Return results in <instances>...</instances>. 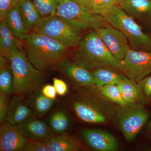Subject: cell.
Wrapping results in <instances>:
<instances>
[{
    "label": "cell",
    "mask_w": 151,
    "mask_h": 151,
    "mask_svg": "<svg viewBox=\"0 0 151 151\" xmlns=\"http://www.w3.org/2000/svg\"><path fill=\"white\" fill-rule=\"evenodd\" d=\"M68 106L81 122L103 124L114 121L119 105L104 97L97 87H79L68 97Z\"/></svg>",
    "instance_id": "6da1fadb"
},
{
    "label": "cell",
    "mask_w": 151,
    "mask_h": 151,
    "mask_svg": "<svg viewBox=\"0 0 151 151\" xmlns=\"http://www.w3.org/2000/svg\"><path fill=\"white\" fill-rule=\"evenodd\" d=\"M73 61L91 71L109 68L122 73V61L114 58L94 30L81 39L73 53Z\"/></svg>",
    "instance_id": "7a4b0ae2"
},
{
    "label": "cell",
    "mask_w": 151,
    "mask_h": 151,
    "mask_svg": "<svg viewBox=\"0 0 151 151\" xmlns=\"http://www.w3.org/2000/svg\"><path fill=\"white\" fill-rule=\"evenodd\" d=\"M24 53L32 65L41 71L54 68L67 59L68 48L40 33H29L23 41Z\"/></svg>",
    "instance_id": "3957f363"
},
{
    "label": "cell",
    "mask_w": 151,
    "mask_h": 151,
    "mask_svg": "<svg viewBox=\"0 0 151 151\" xmlns=\"http://www.w3.org/2000/svg\"><path fill=\"white\" fill-rule=\"evenodd\" d=\"M14 76L13 93L24 98L38 89L43 80V71L32 65L21 50L13 53L9 58Z\"/></svg>",
    "instance_id": "277c9868"
},
{
    "label": "cell",
    "mask_w": 151,
    "mask_h": 151,
    "mask_svg": "<svg viewBox=\"0 0 151 151\" xmlns=\"http://www.w3.org/2000/svg\"><path fill=\"white\" fill-rule=\"evenodd\" d=\"M109 24L126 35L132 49L151 52V37L143 32L134 19L115 5L102 15Z\"/></svg>",
    "instance_id": "5b68a950"
},
{
    "label": "cell",
    "mask_w": 151,
    "mask_h": 151,
    "mask_svg": "<svg viewBox=\"0 0 151 151\" xmlns=\"http://www.w3.org/2000/svg\"><path fill=\"white\" fill-rule=\"evenodd\" d=\"M142 103L119 105L114 121L127 142H132L149 122V113Z\"/></svg>",
    "instance_id": "8992f818"
},
{
    "label": "cell",
    "mask_w": 151,
    "mask_h": 151,
    "mask_svg": "<svg viewBox=\"0 0 151 151\" xmlns=\"http://www.w3.org/2000/svg\"><path fill=\"white\" fill-rule=\"evenodd\" d=\"M76 29L94 30L109 24L103 17L95 14L73 0H62L55 14Z\"/></svg>",
    "instance_id": "52a82bcc"
},
{
    "label": "cell",
    "mask_w": 151,
    "mask_h": 151,
    "mask_svg": "<svg viewBox=\"0 0 151 151\" xmlns=\"http://www.w3.org/2000/svg\"><path fill=\"white\" fill-rule=\"evenodd\" d=\"M35 31L51 38L68 48L78 46L81 39L79 30L55 15L43 18Z\"/></svg>",
    "instance_id": "ba28073f"
},
{
    "label": "cell",
    "mask_w": 151,
    "mask_h": 151,
    "mask_svg": "<svg viewBox=\"0 0 151 151\" xmlns=\"http://www.w3.org/2000/svg\"><path fill=\"white\" fill-rule=\"evenodd\" d=\"M122 73L136 84L151 75V52L130 48L122 60Z\"/></svg>",
    "instance_id": "9c48e42d"
},
{
    "label": "cell",
    "mask_w": 151,
    "mask_h": 151,
    "mask_svg": "<svg viewBox=\"0 0 151 151\" xmlns=\"http://www.w3.org/2000/svg\"><path fill=\"white\" fill-rule=\"evenodd\" d=\"M96 31L114 58L122 61L130 48L126 35L120 30L109 25L99 28Z\"/></svg>",
    "instance_id": "30bf717a"
},
{
    "label": "cell",
    "mask_w": 151,
    "mask_h": 151,
    "mask_svg": "<svg viewBox=\"0 0 151 151\" xmlns=\"http://www.w3.org/2000/svg\"><path fill=\"white\" fill-rule=\"evenodd\" d=\"M80 132L85 142L94 150L117 151L119 150V141L110 132L89 128L81 129Z\"/></svg>",
    "instance_id": "8fae6325"
},
{
    "label": "cell",
    "mask_w": 151,
    "mask_h": 151,
    "mask_svg": "<svg viewBox=\"0 0 151 151\" xmlns=\"http://www.w3.org/2000/svg\"><path fill=\"white\" fill-rule=\"evenodd\" d=\"M79 87H96L92 71L69 60H63L54 68Z\"/></svg>",
    "instance_id": "7c38bea8"
},
{
    "label": "cell",
    "mask_w": 151,
    "mask_h": 151,
    "mask_svg": "<svg viewBox=\"0 0 151 151\" xmlns=\"http://www.w3.org/2000/svg\"><path fill=\"white\" fill-rule=\"evenodd\" d=\"M1 124L0 151H23L29 141L22 134L17 125L7 122Z\"/></svg>",
    "instance_id": "4fadbf2b"
},
{
    "label": "cell",
    "mask_w": 151,
    "mask_h": 151,
    "mask_svg": "<svg viewBox=\"0 0 151 151\" xmlns=\"http://www.w3.org/2000/svg\"><path fill=\"white\" fill-rule=\"evenodd\" d=\"M17 126L22 134L30 141H43L57 134L48 124L33 116Z\"/></svg>",
    "instance_id": "5bb4252c"
},
{
    "label": "cell",
    "mask_w": 151,
    "mask_h": 151,
    "mask_svg": "<svg viewBox=\"0 0 151 151\" xmlns=\"http://www.w3.org/2000/svg\"><path fill=\"white\" fill-rule=\"evenodd\" d=\"M119 6L135 21L151 25V0H114Z\"/></svg>",
    "instance_id": "9a60e30c"
},
{
    "label": "cell",
    "mask_w": 151,
    "mask_h": 151,
    "mask_svg": "<svg viewBox=\"0 0 151 151\" xmlns=\"http://www.w3.org/2000/svg\"><path fill=\"white\" fill-rule=\"evenodd\" d=\"M24 99V97L15 94L12 97L6 122L12 125H18L33 116L32 108Z\"/></svg>",
    "instance_id": "2e32d148"
},
{
    "label": "cell",
    "mask_w": 151,
    "mask_h": 151,
    "mask_svg": "<svg viewBox=\"0 0 151 151\" xmlns=\"http://www.w3.org/2000/svg\"><path fill=\"white\" fill-rule=\"evenodd\" d=\"M11 32L4 20L0 23V52L1 56L9 60L13 53L21 50L23 42Z\"/></svg>",
    "instance_id": "e0dca14e"
},
{
    "label": "cell",
    "mask_w": 151,
    "mask_h": 151,
    "mask_svg": "<svg viewBox=\"0 0 151 151\" xmlns=\"http://www.w3.org/2000/svg\"><path fill=\"white\" fill-rule=\"evenodd\" d=\"M20 15L29 32L35 31L40 26L43 18L32 0H20L17 4Z\"/></svg>",
    "instance_id": "ac0fdd59"
},
{
    "label": "cell",
    "mask_w": 151,
    "mask_h": 151,
    "mask_svg": "<svg viewBox=\"0 0 151 151\" xmlns=\"http://www.w3.org/2000/svg\"><path fill=\"white\" fill-rule=\"evenodd\" d=\"M43 141L50 151H78L84 147L77 138L65 135L56 134Z\"/></svg>",
    "instance_id": "d6986e66"
},
{
    "label": "cell",
    "mask_w": 151,
    "mask_h": 151,
    "mask_svg": "<svg viewBox=\"0 0 151 151\" xmlns=\"http://www.w3.org/2000/svg\"><path fill=\"white\" fill-rule=\"evenodd\" d=\"M4 20L11 32L17 38L22 41L27 38L29 32L22 20L17 5L6 15Z\"/></svg>",
    "instance_id": "ffe728a7"
},
{
    "label": "cell",
    "mask_w": 151,
    "mask_h": 151,
    "mask_svg": "<svg viewBox=\"0 0 151 151\" xmlns=\"http://www.w3.org/2000/svg\"><path fill=\"white\" fill-rule=\"evenodd\" d=\"M47 124L58 134H63L70 130V119L65 109L61 108L55 110L47 119Z\"/></svg>",
    "instance_id": "44dd1931"
},
{
    "label": "cell",
    "mask_w": 151,
    "mask_h": 151,
    "mask_svg": "<svg viewBox=\"0 0 151 151\" xmlns=\"http://www.w3.org/2000/svg\"><path fill=\"white\" fill-rule=\"evenodd\" d=\"M96 87L100 90L108 84H117L125 77L122 72L109 68H100L92 71Z\"/></svg>",
    "instance_id": "7402d4cb"
},
{
    "label": "cell",
    "mask_w": 151,
    "mask_h": 151,
    "mask_svg": "<svg viewBox=\"0 0 151 151\" xmlns=\"http://www.w3.org/2000/svg\"><path fill=\"white\" fill-rule=\"evenodd\" d=\"M9 60L0 55V92L13 93L14 76Z\"/></svg>",
    "instance_id": "603a6c76"
},
{
    "label": "cell",
    "mask_w": 151,
    "mask_h": 151,
    "mask_svg": "<svg viewBox=\"0 0 151 151\" xmlns=\"http://www.w3.org/2000/svg\"><path fill=\"white\" fill-rule=\"evenodd\" d=\"M37 89L32 92L29 105L33 111L34 113L38 117H42L52 108L55 100L50 99L45 96L42 92Z\"/></svg>",
    "instance_id": "cb8c5ba5"
},
{
    "label": "cell",
    "mask_w": 151,
    "mask_h": 151,
    "mask_svg": "<svg viewBox=\"0 0 151 151\" xmlns=\"http://www.w3.org/2000/svg\"><path fill=\"white\" fill-rule=\"evenodd\" d=\"M122 97L128 103L139 102V96L137 84L126 76L117 84Z\"/></svg>",
    "instance_id": "d4e9b609"
},
{
    "label": "cell",
    "mask_w": 151,
    "mask_h": 151,
    "mask_svg": "<svg viewBox=\"0 0 151 151\" xmlns=\"http://www.w3.org/2000/svg\"><path fill=\"white\" fill-rule=\"evenodd\" d=\"M42 18L55 15L62 0H32Z\"/></svg>",
    "instance_id": "484cf974"
},
{
    "label": "cell",
    "mask_w": 151,
    "mask_h": 151,
    "mask_svg": "<svg viewBox=\"0 0 151 151\" xmlns=\"http://www.w3.org/2000/svg\"><path fill=\"white\" fill-rule=\"evenodd\" d=\"M99 91L105 98L118 105H124L129 104L124 100L116 84L105 85Z\"/></svg>",
    "instance_id": "4316f807"
},
{
    "label": "cell",
    "mask_w": 151,
    "mask_h": 151,
    "mask_svg": "<svg viewBox=\"0 0 151 151\" xmlns=\"http://www.w3.org/2000/svg\"><path fill=\"white\" fill-rule=\"evenodd\" d=\"M139 93V103L146 105L151 103V75L137 84Z\"/></svg>",
    "instance_id": "83f0119b"
},
{
    "label": "cell",
    "mask_w": 151,
    "mask_h": 151,
    "mask_svg": "<svg viewBox=\"0 0 151 151\" xmlns=\"http://www.w3.org/2000/svg\"><path fill=\"white\" fill-rule=\"evenodd\" d=\"M115 5L114 0H90L89 9L93 13L102 17Z\"/></svg>",
    "instance_id": "f1b7e54d"
},
{
    "label": "cell",
    "mask_w": 151,
    "mask_h": 151,
    "mask_svg": "<svg viewBox=\"0 0 151 151\" xmlns=\"http://www.w3.org/2000/svg\"><path fill=\"white\" fill-rule=\"evenodd\" d=\"M9 95L0 92V122L1 124L6 121L10 100Z\"/></svg>",
    "instance_id": "f546056e"
},
{
    "label": "cell",
    "mask_w": 151,
    "mask_h": 151,
    "mask_svg": "<svg viewBox=\"0 0 151 151\" xmlns=\"http://www.w3.org/2000/svg\"><path fill=\"white\" fill-rule=\"evenodd\" d=\"M20 0H0V20L4 19L6 15L18 4Z\"/></svg>",
    "instance_id": "4dcf8cb0"
},
{
    "label": "cell",
    "mask_w": 151,
    "mask_h": 151,
    "mask_svg": "<svg viewBox=\"0 0 151 151\" xmlns=\"http://www.w3.org/2000/svg\"><path fill=\"white\" fill-rule=\"evenodd\" d=\"M23 151H50L43 141H30Z\"/></svg>",
    "instance_id": "1f68e13d"
},
{
    "label": "cell",
    "mask_w": 151,
    "mask_h": 151,
    "mask_svg": "<svg viewBox=\"0 0 151 151\" xmlns=\"http://www.w3.org/2000/svg\"><path fill=\"white\" fill-rule=\"evenodd\" d=\"M52 81L57 94L60 96H64L67 94L68 87L65 81L56 77L52 78Z\"/></svg>",
    "instance_id": "d6a6232c"
},
{
    "label": "cell",
    "mask_w": 151,
    "mask_h": 151,
    "mask_svg": "<svg viewBox=\"0 0 151 151\" xmlns=\"http://www.w3.org/2000/svg\"><path fill=\"white\" fill-rule=\"evenodd\" d=\"M41 92L45 96L50 99L54 100L56 99L57 93L53 85L48 84L45 85L42 87Z\"/></svg>",
    "instance_id": "836d02e7"
},
{
    "label": "cell",
    "mask_w": 151,
    "mask_h": 151,
    "mask_svg": "<svg viewBox=\"0 0 151 151\" xmlns=\"http://www.w3.org/2000/svg\"><path fill=\"white\" fill-rule=\"evenodd\" d=\"M73 1L90 11L89 3H90V0H73Z\"/></svg>",
    "instance_id": "e575fe53"
},
{
    "label": "cell",
    "mask_w": 151,
    "mask_h": 151,
    "mask_svg": "<svg viewBox=\"0 0 151 151\" xmlns=\"http://www.w3.org/2000/svg\"><path fill=\"white\" fill-rule=\"evenodd\" d=\"M145 133L147 136L151 138V118L148 122L145 127Z\"/></svg>",
    "instance_id": "d590c367"
}]
</instances>
